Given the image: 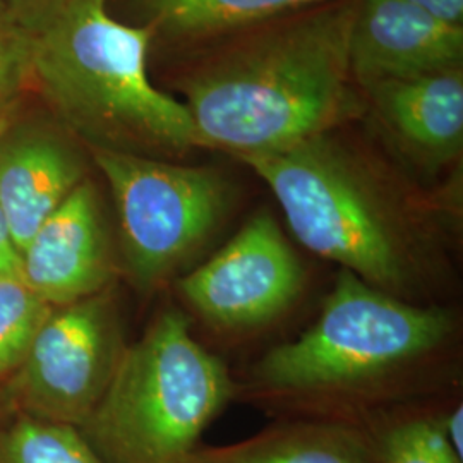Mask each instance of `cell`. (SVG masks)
<instances>
[{
  "label": "cell",
  "mask_w": 463,
  "mask_h": 463,
  "mask_svg": "<svg viewBox=\"0 0 463 463\" xmlns=\"http://www.w3.org/2000/svg\"><path fill=\"white\" fill-rule=\"evenodd\" d=\"M463 26H453L402 0H359L350 38L357 86L409 80L462 66Z\"/></svg>",
  "instance_id": "cell-10"
},
{
  "label": "cell",
  "mask_w": 463,
  "mask_h": 463,
  "mask_svg": "<svg viewBox=\"0 0 463 463\" xmlns=\"http://www.w3.org/2000/svg\"><path fill=\"white\" fill-rule=\"evenodd\" d=\"M359 0L330 4L250 38L185 83L201 148L237 158L330 134L363 116L350 69Z\"/></svg>",
  "instance_id": "cell-1"
},
{
  "label": "cell",
  "mask_w": 463,
  "mask_h": 463,
  "mask_svg": "<svg viewBox=\"0 0 463 463\" xmlns=\"http://www.w3.org/2000/svg\"><path fill=\"white\" fill-rule=\"evenodd\" d=\"M445 430L448 443L453 451L463 460V409L457 407L451 414L448 415L445 422H439Z\"/></svg>",
  "instance_id": "cell-22"
},
{
  "label": "cell",
  "mask_w": 463,
  "mask_h": 463,
  "mask_svg": "<svg viewBox=\"0 0 463 463\" xmlns=\"http://www.w3.org/2000/svg\"><path fill=\"white\" fill-rule=\"evenodd\" d=\"M33 34L13 14L0 17V114L11 110L24 81L32 76Z\"/></svg>",
  "instance_id": "cell-18"
},
{
  "label": "cell",
  "mask_w": 463,
  "mask_h": 463,
  "mask_svg": "<svg viewBox=\"0 0 463 463\" xmlns=\"http://www.w3.org/2000/svg\"><path fill=\"white\" fill-rule=\"evenodd\" d=\"M376 463H462L439 422L409 419L388 428L374 445Z\"/></svg>",
  "instance_id": "cell-17"
},
{
  "label": "cell",
  "mask_w": 463,
  "mask_h": 463,
  "mask_svg": "<svg viewBox=\"0 0 463 463\" xmlns=\"http://www.w3.org/2000/svg\"><path fill=\"white\" fill-rule=\"evenodd\" d=\"M269 187L304 248L411 300L430 280V222L378 166L333 133L239 158Z\"/></svg>",
  "instance_id": "cell-2"
},
{
  "label": "cell",
  "mask_w": 463,
  "mask_h": 463,
  "mask_svg": "<svg viewBox=\"0 0 463 463\" xmlns=\"http://www.w3.org/2000/svg\"><path fill=\"white\" fill-rule=\"evenodd\" d=\"M451 316L338 273L315 325L271 348L252 369L258 390L273 397L319 402L365 393L443 345Z\"/></svg>",
  "instance_id": "cell-5"
},
{
  "label": "cell",
  "mask_w": 463,
  "mask_h": 463,
  "mask_svg": "<svg viewBox=\"0 0 463 463\" xmlns=\"http://www.w3.org/2000/svg\"><path fill=\"white\" fill-rule=\"evenodd\" d=\"M187 463H376L373 441L342 420H290L227 447L198 448Z\"/></svg>",
  "instance_id": "cell-13"
},
{
  "label": "cell",
  "mask_w": 463,
  "mask_h": 463,
  "mask_svg": "<svg viewBox=\"0 0 463 463\" xmlns=\"http://www.w3.org/2000/svg\"><path fill=\"white\" fill-rule=\"evenodd\" d=\"M83 181L81 158L59 136L11 128L0 139V210L19 254Z\"/></svg>",
  "instance_id": "cell-12"
},
{
  "label": "cell",
  "mask_w": 463,
  "mask_h": 463,
  "mask_svg": "<svg viewBox=\"0 0 463 463\" xmlns=\"http://www.w3.org/2000/svg\"><path fill=\"white\" fill-rule=\"evenodd\" d=\"M124 347L110 288L52 307L26 359L2 386L11 414L81 428Z\"/></svg>",
  "instance_id": "cell-7"
},
{
  "label": "cell",
  "mask_w": 463,
  "mask_h": 463,
  "mask_svg": "<svg viewBox=\"0 0 463 463\" xmlns=\"http://www.w3.org/2000/svg\"><path fill=\"white\" fill-rule=\"evenodd\" d=\"M304 285L296 250L268 212L177 281L184 300L220 328H252L285 313Z\"/></svg>",
  "instance_id": "cell-8"
},
{
  "label": "cell",
  "mask_w": 463,
  "mask_h": 463,
  "mask_svg": "<svg viewBox=\"0 0 463 463\" xmlns=\"http://www.w3.org/2000/svg\"><path fill=\"white\" fill-rule=\"evenodd\" d=\"M153 33L114 19L105 0H62L32 30V76L90 148L162 160L201 148L185 105L149 81Z\"/></svg>",
  "instance_id": "cell-3"
},
{
  "label": "cell",
  "mask_w": 463,
  "mask_h": 463,
  "mask_svg": "<svg viewBox=\"0 0 463 463\" xmlns=\"http://www.w3.org/2000/svg\"><path fill=\"white\" fill-rule=\"evenodd\" d=\"M13 128V117H11V110L0 114V139L7 134V131Z\"/></svg>",
  "instance_id": "cell-23"
},
{
  "label": "cell",
  "mask_w": 463,
  "mask_h": 463,
  "mask_svg": "<svg viewBox=\"0 0 463 463\" xmlns=\"http://www.w3.org/2000/svg\"><path fill=\"white\" fill-rule=\"evenodd\" d=\"M11 13H9V5H7V2L5 0H0V17L9 16Z\"/></svg>",
  "instance_id": "cell-25"
},
{
  "label": "cell",
  "mask_w": 463,
  "mask_h": 463,
  "mask_svg": "<svg viewBox=\"0 0 463 463\" xmlns=\"http://www.w3.org/2000/svg\"><path fill=\"white\" fill-rule=\"evenodd\" d=\"M325 0H143L151 26L179 38H204Z\"/></svg>",
  "instance_id": "cell-14"
},
{
  "label": "cell",
  "mask_w": 463,
  "mask_h": 463,
  "mask_svg": "<svg viewBox=\"0 0 463 463\" xmlns=\"http://www.w3.org/2000/svg\"><path fill=\"white\" fill-rule=\"evenodd\" d=\"M91 149L116 203L124 265L139 290L175 275L215 233L231 189L212 166Z\"/></svg>",
  "instance_id": "cell-6"
},
{
  "label": "cell",
  "mask_w": 463,
  "mask_h": 463,
  "mask_svg": "<svg viewBox=\"0 0 463 463\" xmlns=\"http://www.w3.org/2000/svg\"><path fill=\"white\" fill-rule=\"evenodd\" d=\"M9 13L30 32L62 0H5Z\"/></svg>",
  "instance_id": "cell-20"
},
{
  "label": "cell",
  "mask_w": 463,
  "mask_h": 463,
  "mask_svg": "<svg viewBox=\"0 0 463 463\" xmlns=\"http://www.w3.org/2000/svg\"><path fill=\"white\" fill-rule=\"evenodd\" d=\"M0 463H105L76 426L11 415L0 428Z\"/></svg>",
  "instance_id": "cell-15"
},
{
  "label": "cell",
  "mask_w": 463,
  "mask_h": 463,
  "mask_svg": "<svg viewBox=\"0 0 463 463\" xmlns=\"http://www.w3.org/2000/svg\"><path fill=\"white\" fill-rule=\"evenodd\" d=\"M11 411H9V405H7V402H5V397H4V392H2V388H0V428L4 426V422L11 417Z\"/></svg>",
  "instance_id": "cell-24"
},
{
  "label": "cell",
  "mask_w": 463,
  "mask_h": 463,
  "mask_svg": "<svg viewBox=\"0 0 463 463\" xmlns=\"http://www.w3.org/2000/svg\"><path fill=\"white\" fill-rule=\"evenodd\" d=\"M415 9L453 26L463 24V0H402Z\"/></svg>",
  "instance_id": "cell-19"
},
{
  "label": "cell",
  "mask_w": 463,
  "mask_h": 463,
  "mask_svg": "<svg viewBox=\"0 0 463 463\" xmlns=\"http://www.w3.org/2000/svg\"><path fill=\"white\" fill-rule=\"evenodd\" d=\"M50 311L52 306L38 298L21 277L0 279V388L26 359Z\"/></svg>",
  "instance_id": "cell-16"
},
{
  "label": "cell",
  "mask_w": 463,
  "mask_h": 463,
  "mask_svg": "<svg viewBox=\"0 0 463 463\" xmlns=\"http://www.w3.org/2000/svg\"><path fill=\"white\" fill-rule=\"evenodd\" d=\"M21 254L17 250L9 223L0 210V279L19 277Z\"/></svg>",
  "instance_id": "cell-21"
},
{
  "label": "cell",
  "mask_w": 463,
  "mask_h": 463,
  "mask_svg": "<svg viewBox=\"0 0 463 463\" xmlns=\"http://www.w3.org/2000/svg\"><path fill=\"white\" fill-rule=\"evenodd\" d=\"M19 277L52 307L110 288L114 261L93 184L84 179L34 232Z\"/></svg>",
  "instance_id": "cell-9"
},
{
  "label": "cell",
  "mask_w": 463,
  "mask_h": 463,
  "mask_svg": "<svg viewBox=\"0 0 463 463\" xmlns=\"http://www.w3.org/2000/svg\"><path fill=\"white\" fill-rule=\"evenodd\" d=\"M233 395L225 364L201 347L181 311L165 309L124 347L80 430L105 463H187Z\"/></svg>",
  "instance_id": "cell-4"
},
{
  "label": "cell",
  "mask_w": 463,
  "mask_h": 463,
  "mask_svg": "<svg viewBox=\"0 0 463 463\" xmlns=\"http://www.w3.org/2000/svg\"><path fill=\"white\" fill-rule=\"evenodd\" d=\"M393 146L424 170L457 160L463 146V69L374 84L364 91Z\"/></svg>",
  "instance_id": "cell-11"
}]
</instances>
